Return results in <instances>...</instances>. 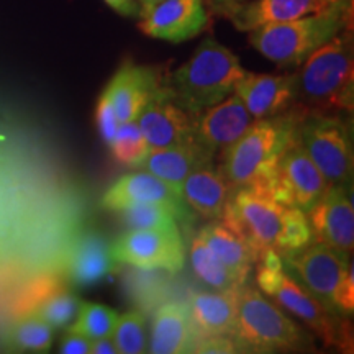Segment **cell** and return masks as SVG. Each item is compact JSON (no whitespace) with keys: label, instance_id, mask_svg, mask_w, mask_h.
<instances>
[{"label":"cell","instance_id":"obj_32","mask_svg":"<svg viewBox=\"0 0 354 354\" xmlns=\"http://www.w3.org/2000/svg\"><path fill=\"white\" fill-rule=\"evenodd\" d=\"M82 300L68 290H56L38 304L35 317L41 318L51 328H68L76 320Z\"/></svg>","mask_w":354,"mask_h":354},{"label":"cell","instance_id":"obj_36","mask_svg":"<svg viewBox=\"0 0 354 354\" xmlns=\"http://www.w3.org/2000/svg\"><path fill=\"white\" fill-rule=\"evenodd\" d=\"M192 353L233 354V353H243V351L232 336H209V338H198Z\"/></svg>","mask_w":354,"mask_h":354},{"label":"cell","instance_id":"obj_5","mask_svg":"<svg viewBox=\"0 0 354 354\" xmlns=\"http://www.w3.org/2000/svg\"><path fill=\"white\" fill-rule=\"evenodd\" d=\"M353 26V10H323L250 32V44L282 68H299L318 48Z\"/></svg>","mask_w":354,"mask_h":354},{"label":"cell","instance_id":"obj_4","mask_svg":"<svg viewBox=\"0 0 354 354\" xmlns=\"http://www.w3.org/2000/svg\"><path fill=\"white\" fill-rule=\"evenodd\" d=\"M245 74L240 57L216 39L205 38L166 84L184 109L198 115L232 95Z\"/></svg>","mask_w":354,"mask_h":354},{"label":"cell","instance_id":"obj_7","mask_svg":"<svg viewBox=\"0 0 354 354\" xmlns=\"http://www.w3.org/2000/svg\"><path fill=\"white\" fill-rule=\"evenodd\" d=\"M232 338L243 353L297 351L308 344L307 333L263 292L241 286Z\"/></svg>","mask_w":354,"mask_h":354},{"label":"cell","instance_id":"obj_18","mask_svg":"<svg viewBox=\"0 0 354 354\" xmlns=\"http://www.w3.org/2000/svg\"><path fill=\"white\" fill-rule=\"evenodd\" d=\"M253 120L276 117L290 110L297 100L295 73L253 74L248 73L234 87Z\"/></svg>","mask_w":354,"mask_h":354},{"label":"cell","instance_id":"obj_30","mask_svg":"<svg viewBox=\"0 0 354 354\" xmlns=\"http://www.w3.org/2000/svg\"><path fill=\"white\" fill-rule=\"evenodd\" d=\"M120 313L117 310L97 302H81L77 317L68 326V331H74L88 339L110 336Z\"/></svg>","mask_w":354,"mask_h":354},{"label":"cell","instance_id":"obj_3","mask_svg":"<svg viewBox=\"0 0 354 354\" xmlns=\"http://www.w3.org/2000/svg\"><path fill=\"white\" fill-rule=\"evenodd\" d=\"M256 284L279 307L289 310L315 333L326 348L353 351V330L348 317L326 308L320 300L286 272L276 250H266L256 264Z\"/></svg>","mask_w":354,"mask_h":354},{"label":"cell","instance_id":"obj_40","mask_svg":"<svg viewBox=\"0 0 354 354\" xmlns=\"http://www.w3.org/2000/svg\"><path fill=\"white\" fill-rule=\"evenodd\" d=\"M241 2H245V0H209L212 10H214L215 13H218V15L223 10H227V8L236 6V3H241Z\"/></svg>","mask_w":354,"mask_h":354},{"label":"cell","instance_id":"obj_31","mask_svg":"<svg viewBox=\"0 0 354 354\" xmlns=\"http://www.w3.org/2000/svg\"><path fill=\"white\" fill-rule=\"evenodd\" d=\"M112 339L118 354H141L148 349L146 315L140 310H131L118 315L112 331Z\"/></svg>","mask_w":354,"mask_h":354},{"label":"cell","instance_id":"obj_28","mask_svg":"<svg viewBox=\"0 0 354 354\" xmlns=\"http://www.w3.org/2000/svg\"><path fill=\"white\" fill-rule=\"evenodd\" d=\"M125 230H179V218L169 207L159 203H138L115 212Z\"/></svg>","mask_w":354,"mask_h":354},{"label":"cell","instance_id":"obj_6","mask_svg":"<svg viewBox=\"0 0 354 354\" xmlns=\"http://www.w3.org/2000/svg\"><path fill=\"white\" fill-rule=\"evenodd\" d=\"M281 258L286 272L326 308L342 317L353 315V256L339 253L323 243H310L297 253Z\"/></svg>","mask_w":354,"mask_h":354},{"label":"cell","instance_id":"obj_39","mask_svg":"<svg viewBox=\"0 0 354 354\" xmlns=\"http://www.w3.org/2000/svg\"><path fill=\"white\" fill-rule=\"evenodd\" d=\"M91 354H118L112 336L91 339Z\"/></svg>","mask_w":354,"mask_h":354},{"label":"cell","instance_id":"obj_20","mask_svg":"<svg viewBox=\"0 0 354 354\" xmlns=\"http://www.w3.org/2000/svg\"><path fill=\"white\" fill-rule=\"evenodd\" d=\"M196 343L197 333L190 320L187 302L169 300L154 310L146 353L185 354L194 351Z\"/></svg>","mask_w":354,"mask_h":354},{"label":"cell","instance_id":"obj_10","mask_svg":"<svg viewBox=\"0 0 354 354\" xmlns=\"http://www.w3.org/2000/svg\"><path fill=\"white\" fill-rule=\"evenodd\" d=\"M110 251L117 263L171 276L184 269L187 256L180 230H127L110 243Z\"/></svg>","mask_w":354,"mask_h":354},{"label":"cell","instance_id":"obj_21","mask_svg":"<svg viewBox=\"0 0 354 354\" xmlns=\"http://www.w3.org/2000/svg\"><path fill=\"white\" fill-rule=\"evenodd\" d=\"M238 289L194 290L187 305L197 339L209 336H232L236 323Z\"/></svg>","mask_w":354,"mask_h":354},{"label":"cell","instance_id":"obj_26","mask_svg":"<svg viewBox=\"0 0 354 354\" xmlns=\"http://www.w3.org/2000/svg\"><path fill=\"white\" fill-rule=\"evenodd\" d=\"M123 274V286L127 294L135 302L136 310L145 315H151L167 297V279L171 274L166 271H148L127 266Z\"/></svg>","mask_w":354,"mask_h":354},{"label":"cell","instance_id":"obj_42","mask_svg":"<svg viewBox=\"0 0 354 354\" xmlns=\"http://www.w3.org/2000/svg\"><path fill=\"white\" fill-rule=\"evenodd\" d=\"M136 2H138V6H140V17H143L145 13L154 6V3L159 2V0H136Z\"/></svg>","mask_w":354,"mask_h":354},{"label":"cell","instance_id":"obj_17","mask_svg":"<svg viewBox=\"0 0 354 354\" xmlns=\"http://www.w3.org/2000/svg\"><path fill=\"white\" fill-rule=\"evenodd\" d=\"M253 122L243 100L233 92L225 100L197 115L194 140L214 156H221L234 141L241 138Z\"/></svg>","mask_w":354,"mask_h":354},{"label":"cell","instance_id":"obj_1","mask_svg":"<svg viewBox=\"0 0 354 354\" xmlns=\"http://www.w3.org/2000/svg\"><path fill=\"white\" fill-rule=\"evenodd\" d=\"M353 26L335 35L312 53L295 73L300 110L322 113H351L354 109Z\"/></svg>","mask_w":354,"mask_h":354},{"label":"cell","instance_id":"obj_27","mask_svg":"<svg viewBox=\"0 0 354 354\" xmlns=\"http://www.w3.org/2000/svg\"><path fill=\"white\" fill-rule=\"evenodd\" d=\"M190 266L197 279L214 290H228L241 287L230 269L216 258L207 243L194 234L190 240Z\"/></svg>","mask_w":354,"mask_h":354},{"label":"cell","instance_id":"obj_12","mask_svg":"<svg viewBox=\"0 0 354 354\" xmlns=\"http://www.w3.org/2000/svg\"><path fill=\"white\" fill-rule=\"evenodd\" d=\"M307 215L313 243L333 248L353 256L354 248V209L351 201V183L331 184L320 201Z\"/></svg>","mask_w":354,"mask_h":354},{"label":"cell","instance_id":"obj_15","mask_svg":"<svg viewBox=\"0 0 354 354\" xmlns=\"http://www.w3.org/2000/svg\"><path fill=\"white\" fill-rule=\"evenodd\" d=\"M209 25L205 0H159L140 17L138 28L146 37L184 43Z\"/></svg>","mask_w":354,"mask_h":354},{"label":"cell","instance_id":"obj_29","mask_svg":"<svg viewBox=\"0 0 354 354\" xmlns=\"http://www.w3.org/2000/svg\"><path fill=\"white\" fill-rule=\"evenodd\" d=\"M109 148L117 165L131 167V169L141 167L145 159L151 153V146L146 141L136 120L120 123L117 135L110 141Z\"/></svg>","mask_w":354,"mask_h":354},{"label":"cell","instance_id":"obj_11","mask_svg":"<svg viewBox=\"0 0 354 354\" xmlns=\"http://www.w3.org/2000/svg\"><path fill=\"white\" fill-rule=\"evenodd\" d=\"M261 185V184H256ZM287 209L308 212L320 201L330 184L304 151L297 136L279 159L274 176L261 185Z\"/></svg>","mask_w":354,"mask_h":354},{"label":"cell","instance_id":"obj_38","mask_svg":"<svg viewBox=\"0 0 354 354\" xmlns=\"http://www.w3.org/2000/svg\"><path fill=\"white\" fill-rule=\"evenodd\" d=\"M107 6L122 17L128 19H136L140 17V6L136 0H104Z\"/></svg>","mask_w":354,"mask_h":354},{"label":"cell","instance_id":"obj_37","mask_svg":"<svg viewBox=\"0 0 354 354\" xmlns=\"http://www.w3.org/2000/svg\"><path fill=\"white\" fill-rule=\"evenodd\" d=\"M59 353L63 354H91V339L86 336L68 331L61 342Z\"/></svg>","mask_w":354,"mask_h":354},{"label":"cell","instance_id":"obj_35","mask_svg":"<svg viewBox=\"0 0 354 354\" xmlns=\"http://www.w3.org/2000/svg\"><path fill=\"white\" fill-rule=\"evenodd\" d=\"M95 125L100 138L107 145H110V141L115 138L118 127H120V122H118L117 113H115L112 102H110L109 94L105 91L100 92L95 104Z\"/></svg>","mask_w":354,"mask_h":354},{"label":"cell","instance_id":"obj_8","mask_svg":"<svg viewBox=\"0 0 354 354\" xmlns=\"http://www.w3.org/2000/svg\"><path fill=\"white\" fill-rule=\"evenodd\" d=\"M297 140L326 183H351L354 169L351 125L339 113L307 112L300 118Z\"/></svg>","mask_w":354,"mask_h":354},{"label":"cell","instance_id":"obj_24","mask_svg":"<svg viewBox=\"0 0 354 354\" xmlns=\"http://www.w3.org/2000/svg\"><path fill=\"white\" fill-rule=\"evenodd\" d=\"M232 192L223 172L214 165L190 172L180 187V196L190 210L207 220L221 218Z\"/></svg>","mask_w":354,"mask_h":354},{"label":"cell","instance_id":"obj_23","mask_svg":"<svg viewBox=\"0 0 354 354\" xmlns=\"http://www.w3.org/2000/svg\"><path fill=\"white\" fill-rule=\"evenodd\" d=\"M197 236L207 243V246L227 266L241 286L248 284V279L258 264L259 256L243 234L223 220H210L198 230Z\"/></svg>","mask_w":354,"mask_h":354},{"label":"cell","instance_id":"obj_34","mask_svg":"<svg viewBox=\"0 0 354 354\" xmlns=\"http://www.w3.org/2000/svg\"><path fill=\"white\" fill-rule=\"evenodd\" d=\"M310 243H313V240L305 212L300 209H287L284 227H282L281 238H279L277 253L281 256L297 253Z\"/></svg>","mask_w":354,"mask_h":354},{"label":"cell","instance_id":"obj_33","mask_svg":"<svg viewBox=\"0 0 354 354\" xmlns=\"http://www.w3.org/2000/svg\"><path fill=\"white\" fill-rule=\"evenodd\" d=\"M8 343L19 351H48L53 343V328L38 317L24 318L12 326Z\"/></svg>","mask_w":354,"mask_h":354},{"label":"cell","instance_id":"obj_22","mask_svg":"<svg viewBox=\"0 0 354 354\" xmlns=\"http://www.w3.org/2000/svg\"><path fill=\"white\" fill-rule=\"evenodd\" d=\"M214 154L207 151L196 140H190L185 143L151 149L140 169L151 172L180 194V187L190 172L214 165Z\"/></svg>","mask_w":354,"mask_h":354},{"label":"cell","instance_id":"obj_16","mask_svg":"<svg viewBox=\"0 0 354 354\" xmlns=\"http://www.w3.org/2000/svg\"><path fill=\"white\" fill-rule=\"evenodd\" d=\"M166 81L161 71L125 59L104 88L120 123L135 122Z\"/></svg>","mask_w":354,"mask_h":354},{"label":"cell","instance_id":"obj_14","mask_svg":"<svg viewBox=\"0 0 354 354\" xmlns=\"http://www.w3.org/2000/svg\"><path fill=\"white\" fill-rule=\"evenodd\" d=\"M197 113L184 109L165 82L136 118L151 149L194 140Z\"/></svg>","mask_w":354,"mask_h":354},{"label":"cell","instance_id":"obj_25","mask_svg":"<svg viewBox=\"0 0 354 354\" xmlns=\"http://www.w3.org/2000/svg\"><path fill=\"white\" fill-rule=\"evenodd\" d=\"M120 269L113 259L110 241L104 234L88 232L79 238L69 256V277L77 286L99 284Z\"/></svg>","mask_w":354,"mask_h":354},{"label":"cell","instance_id":"obj_19","mask_svg":"<svg viewBox=\"0 0 354 354\" xmlns=\"http://www.w3.org/2000/svg\"><path fill=\"white\" fill-rule=\"evenodd\" d=\"M330 10L320 0H245L220 13L238 32L250 33L261 26L281 24Z\"/></svg>","mask_w":354,"mask_h":354},{"label":"cell","instance_id":"obj_2","mask_svg":"<svg viewBox=\"0 0 354 354\" xmlns=\"http://www.w3.org/2000/svg\"><path fill=\"white\" fill-rule=\"evenodd\" d=\"M304 110L294 105L276 117L259 118L251 123L238 141L221 154V166L230 187L236 190L248 184H266L274 176L286 148L297 136Z\"/></svg>","mask_w":354,"mask_h":354},{"label":"cell","instance_id":"obj_9","mask_svg":"<svg viewBox=\"0 0 354 354\" xmlns=\"http://www.w3.org/2000/svg\"><path fill=\"white\" fill-rule=\"evenodd\" d=\"M286 214L287 207L274 201L264 187L248 184L233 190L220 220L243 234L261 258L269 248L277 251Z\"/></svg>","mask_w":354,"mask_h":354},{"label":"cell","instance_id":"obj_41","mask_svg":"<svg viewBox=\"0 0 354 354\" xmlns=\"http://www.w3.org/2000/svg\"><path fill=\"white\" fill-rule=\"evenodd\" d=\"M326 8H336V10H353V0H320Z\"/></svg>","mask_w":354,"mask_h":354},{"label":"cell","instance_id":"obj_13","mask_svg":"<svg viewBox=\"0 0 354 354\" xmlns=\"http://www.w3.org/2000/svg\"><path fill=\"white\" fill-rule=\"evenodd\" d=\"M138 203H159L169 207L179 218V223L190 225L196 220V214L190 210L180 194L145 169L120 176L100 198V205L110 212Z\"/></svg>","mask_w":354,"mask_h":354}]
</instances>
